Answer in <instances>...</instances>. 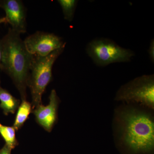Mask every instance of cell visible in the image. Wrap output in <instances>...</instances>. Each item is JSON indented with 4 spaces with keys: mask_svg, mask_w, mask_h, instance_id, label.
Returning a JSON list of instances; mask_svg holds the SVG:
<instances>
[{
    "mask_svg": "<svg viewBox=\"0 0 154 154\" xmlns=\"http://www.w3.org/2000/svg\"><path fill=\"white\" fill-rule=\"evenodd\" d=\"M3 55L1 70L13 80L22 101L27 99V88L33 55L27 50L20 34L9 29L2 38Z\"/></svg>",
    "mask_w": 154,
    "mask_h": 154,
    "instance_id": "6da1fadb",
    "label": "cell"
},
{
    "mask_svg": "<svg viewBox=\"0 0 154 154\" xmlns=\"http://www.w3.org/2000/svg\"><path fill=\"white\" fill-rule=\"evenodd\" d=\"M120 140L135 153L149 152L154 147V124L151 116L137 110L125 109L117 116Z\"/></svg>",
    "mask_w": 154,
    "mask_h": 154,
    "instance_id": "7a4b0ae2",
    "label": "cell"
},
{
    "mask_svg": "<svg viewBox=\"0 0 154 154\" xmlns=\"http://www.w3.org/2000/svg\"><path fill=\"white\" fill-rule=\"evenodd\" d=\"M62 48L45 57L33 55L28 81L32 97V109L42 104V98L52 79V68L57 58L63 52Z\"/></svg>",
    "mask_w": 154,
    "mask_h": 154,
    "instance_id": "3957f363",
    "label": "cell"
},
{
    "mask_svg": "<svg viewBox=\"0 0 154 154\" xmlns=\"http://www.w3.org/2000/svg\"><path fill=\"white\" fill-rule=\"evenodd\" d=\"M87 54L99 66H104L115 63L127 62L131 60L134 53L123 48L113 40L106 38H98L88 43Z\"/></svg>",
    "mask_w": 154,
    "mask_h": 154,
    "instance_id": "277c9868",
    "label": "cell"
},
{
    "mask_svg": "<svg viewBox=\"0 0 154 154\" xmlns=\"http://www.w3.org/2000/svg\"><path fill=\"white\" fill-rule=\"evenodd\" d=\"M115 99L127 103H134L149 108H154L153 75L137 77L122 86Z\"/></svg>",
    "mask_w": 154,
    "mask_h": 154,
    "instance_id": "5b68a950",
    "label": "cell"
},
{
    "mask_svg": "<svg viewBox=\"0 0 154 154\" xmlns=\"http://www.w3.org/2000/svg\"><path fill=\"white\" fill-rule=\"evenodd\" d=\"M27 50L33 55L45 57L62 48L66 43L59 36L52 33L37 31L24 40Z\"/></svg>",
    "mask_w": 154,
    "mask_h": 154,
    "instance_id": "8992f818",
    "label": "cell"
},
{
    "mask_svg": "<svg viewBox=\"0 0 154 154\" xmlns=\"http://www.w3.org/2000/svg\"><path fill=\"white\" fill-rule=\"evenodd\" d=\"M0 8L5 11L7 23L11 29L21 34L27 30L26 11L22 1L19 0L0 1Z\"/></svg>",
    "mask_w": 154,
    "mask_h": 154,
    "instance_id": "52a82bcc",
    "label": "cell"
},
{
    "mask_svg": "<svg viewBox=\"0 0 154 154\" xmlns=\"http://www.w3.org/2000/svg\"><path fill=\"white\" fill-rule=\"evenodd\" d=\"M49 104L46 106L42 104L32 111L36 122L48 132L52 130L57 119V109L59 98L54 90L51 91L49 97Z\"/></svg>",
    "mask_w": 154,
    "mask_h": 154,
    "instance_id": "ba28073f",
    "label": "cell"
},
{
    "mask_svg": "<svg viewBox=\"0 0 154 154\" xmlns=\"http://www.w3.org/2000/svg\"><path fill=\"white\" fill-rule=\"evenodd\" d=\"M0 107L5 115L14 114L18 109L20 100L14 97L9 91L0 86Z\"/></svg>",
    "mask_w": 154,
    "mask_h": 154,
    "instance_id": "9c48e42d",
    "label": "cell"
},
{
    "mask_svg": "<svg viewBox=\"0 0 154 154\" xmlns=\"http://www.w3.org/2000/svg\"><path fill=\"white\" fill-rule=\"evenodd\" d=\"M32 107L30 102L27 100H23L21 105H19L15 121L13 125V127L15 130L18 131L22 128L28 116L32 112Z\"/></svg>",
    "mask_w": 154,
    "mask_h": 154,
    "instance_id": "30bf717a",
    "label": "cell"
},
{
    "mask_svg": "<svg viewBox=\"0 0 154 154\" xmlns=\"http://www.w3.org/2000/svg\"><path fill=\"white\" fill-rule=\"evenodd\" d=\"M0 135L5 142V145L11 150L18 145L16 136V131L13 126L3 125L0 123Z\"/></svg>",
    "mask_w": 154,
    "mask_h": 154,
    "instance_id": "8fae6325",
    "label": "cell"
},
{
    "mask_svg": "<svg viewBox=\"0 0 154 154\" xmlns=\"http://www.w3.org/2000/svg\"><path fill=\"white\" fill-rule=\"evenodd\" d=\"M62 9L64 19L71 22L73 19L78 1L76 0H58Z\"/></svg>",
    "mask_w": 154,
    "mask_h": 154,
    "instance_id": "7c38bea8",
    "label": "cell"
},
{
    "mask_svg": "<svg viewBox=\"0 0 154 154\" xmlns=\"http://www.w3.org/2000/svg\"><path fill=\"white\" fill-rule=\"evenodd\" d=\"M148 53L150 59L153 63L154 61V39L152 40L148 50Z\"/></svg>",
    "mask_w": 154,
    "mask_h": 154,
    "instance_id": "4fadbf2b",
    "label": "cell"
},
{
    "mask_svg": "<svg viewBox=\"0 0 154 154\" xmlns=\"http://www.w3.org/2000/svg\"><path fill=\"white\" fill-rule=\"evenodd\" d=\"M11 150L5 144L0 149V154H11Z\"/></svg>",
    "mask_w": 154,
    "mask_h": 154,
    "instance_id": "5bb4252c",
    "label": "cell"
},
{
    "mask_svg": "<svg viewBox=\"0 0 154 154\" xmlns=\"http://www.w3.org/2000/svg\"><path fill=\"white\" fill-rule=\"evenodd\" d=\"M3 55V44L2 39L0 38V65L2 63Z\"/></svg>",
    "mask_w": 154,
    "mask_h": 154,
    "instance_id": "9a60e30c",
    "label": "cell"
},
{
    "mask_svg": "<svg viewBox=\"0 0 154 154\" xmlns=\"http://www.w3.org/2000/svg\"><path fill=\"white\" fill-rule=\"evenodd\" d=\"M7 23V20H6L5 17H2L0 18V25L2 23Z\"/></svg>",
    "mask_w": 154,
    "mask_h": 154,
    "instance_id": "2e32d148",
    "label": "cell"
}]
</instances>
